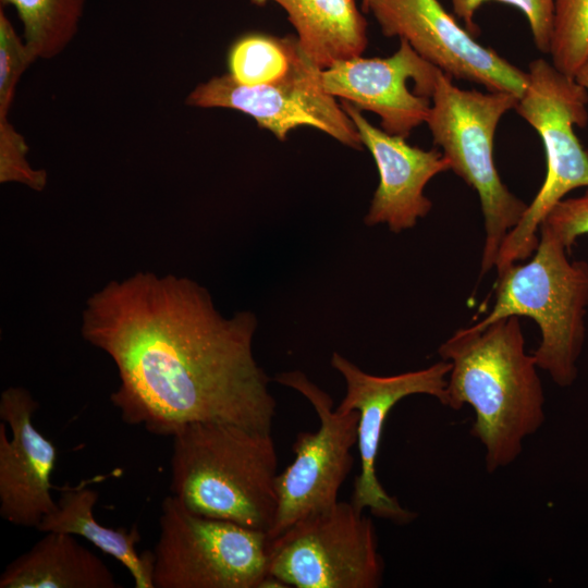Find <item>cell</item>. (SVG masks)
<instances>
[{"instance_id":"52a82bcc","label":"cell","mask_w":588,"mask_h":588,"mask_svg":"<svg viewBox=\"0 0 588 588\" xmlns=\"http://www.w3.org/2000/svg\"><path fill=\"white\" fill-rule=\"evenodd\" d=\"M267 532L161 503L152 554L154 588H259L268 574Z\"/></svg>"},{"instance_id":"30bf717a","label":"cell","mask_w":588,"mask_h":588,"mask_svg":"<svg viewBox=\"0 0 588 588\" xmlns=\"http://www.w3.org/2000/svg\"><path fill=\"white\" fill-rule=\"evenodd\" d=\"M320 72L301 48L289 73L278 81L246 86L229 73L217 75L197 85L185 102L197 108L243 112L281 142L291 131L308 126L360 150L363 145L354 123L341 102L323 89Z\"/></svg>"},{"instance_id":"7c38bea8","label":"cell","mask_w":588,"mask_h":588,"mask_svg":"<svg viewBox=\"0 0 588 588\" xmlns=\"http://www.w3.org/2000/svg\"><path fill=\"white\" fill-rule=\"evenodd\" d=\"M362 10L373 15L384 36L404 39L449 76L487 90L523 94L526 72L479 44L439 0H366Z\"/></svg>"},{"instance_id":"7a4b0ae2","label":"cell","mask_w":588,"mask_h":588,"mask_svg":"<svg viewBox=\"0 0 588 588\" xmlns=\"http://www.w3.org/2000/svg\"><path fill=\"white\" fill-rule=\"evenodd\" d=\"M451 363L445 406L475 412L471 436L485 449L488 473L520 455L524 440L544 421V394L534 355L525 351L517 316L457 330L439 350Z\"/></svg>"},{"instance_id":"4fadbf2b","label":"cell","mask_w":588,"mask_h":588,"mask_svg":"<svg viewBox=\"0 0 588 588\" xmlns=\"http://www.w3.org/2000/svg\"><path fill=\"white\" fill-rule=\"evenodd\" d=\"M438 72L400 39L393 54L338 60L321 70L320 79L328 94L373 112L384 132L407 138L428 119Z\"/></svg>"},{"instance_id":"603a6c76","label":"cell","mask_w":588,"mask_h":588,"mask_svg":"<svg viewBox=\"0 0 588 588\" xmlns=\"http://www.w3.org/2000/svg\"><path fill=\"white\" fill-rule=\"evenodd\" d=\"M539 228L549 230L569 252L578 236L588 234V187L581 196L554 205Z\"/></svg>"},{"instance_id":"8992f818","label":"cell","mask_w":588,"mask_h":588,"mask_svg":"<svg viewBox=\"0 0 588 588\" xmlns=\"http://www.w3.org/2000/svg\"><path fill=\"white\" fill-rule=\"evenodd\" d=\"M526 74L515 110L540 136L547 171L537 195L500 247L498 275L537 249L540 223L554 205L573 189L588 187V151L575 133V126L584 127L588 121V93L574 76L543 58L531 61Z\"/></svg>"},{"instance_id":"9a60e30c","label":"cell","mask_w":588,"mask_h":588,"mask_svg":"<svg viewBox=\"0 0 588 588\" xmlns=\"http://www.w3.org/2000/svg\"><path fill=\"white\" fill-rule=\"evenodd\" d=\"M340 102L379 173V184L365 216V224H387L394 233L413 228L432 208L424 193L426 185L436 175L451 170L449 160L437 148L427 150L412 146L406 137L391 135L375 126L351 102Z\"/></svg>"},{"instance_id":"5b68a950","label":"cell","mask_w":588,"mask_h":588,"mask_svg":"<svg viewBox=\"0 0 588 588\" xmlns=\"http://www.w3.org/2000/svg\"><path fill=\"white\" fill-rule=\"evenodd\" d=\"M517 100V96L506 91L460 88L441 70L431 95L426 124L433 144L480 200L485 221L480 275L494 268L504 238L528 206L502 182L493 158L499 122L515 109Z\"/></svg>"},{"instance_id":"d4e9b609","label":"cell","mask_w":588,"mask_h":588,"mask_svg":"<svg viewBox=\"0 0 588 588\" xmlns=\"http://www.w3.org/2000/svg\"><path fill=\"white\" fill-rule=\"evenodd\" d=\"M366 0H362V3H364Z\"/></svg>"},{"instance_id":"cb8c5ba5","label":"cell","mask_w":588,"mask_h":588,"mask_svg":"<svg viewBox=\"0 0 588 588\" xmlns=\"http://www.w3.org/2000/svg\"><path fill=\"white\" fill-rule=\"evenodd\" d=\"M574 77L588 93V60L580 66Z\"/></svg>"},{"instance_id":"277c9868","label":"cell","mask_w":588,"mask_h":588,"mask_svg":"<svg viewBox=\"0 0 588 588\" xmlns=\"http://www.w3.org/2000/svg\"><path fill=\"white\" fill-rule=\"evenodd\" d=\"M535 256L513 264L498 275L490 313L473 324L481 329L500 318L526 316L536 321L541 341L534 353L538 368L559 387L572 385L585 342L588 307V264L571 261L569 253L549 230L539 228Z\"/></svg>"},{"instance_id":"6da1fadb","label":"cell","mask_w":588,"mask_h":588,"mask_svg":"<svg viewBox=\"0 0 588 588\" xmlns=\"http://www.w3.org/2000/svg\"><path fill=\"white\" fill-rule=\"evenodd\" d=\"M257 317H224L208 290L174 274L136 272L90 295L85 341L114 363L110 401L124 422L173 437L194 422L271 432L277 402L253 353Z\"/></svg>"},{"instance_id":"9c48e42d","label":"cell","mask_w":588,"mask_h":588,"mask_svg":"<svg viewBox=\"0 0 588 588\" xmlns=\"http://www.w3.org/2000/svg\"><path fill=\"white\" fill-rule=\"evenodd\" d=\"M275 381L296 390L313 405L319 428L299 432L293 443L294 460L275 479L278 506L268 538L295 523L330 510L353 466L359 413L333 409L332 397L302 371L281 372Z\"/></svg>"},{"instance_id":"44dd1931","label":"cell","mask_w":588,"mask_h":588,"mask_svg":"<svg viewBox=\"0 0 588 588\" xmlns=\"http://www.w3.org/2000/svg\"><path fill=\"white\" fill-rule=\"evenodd\" d=\"M551 62L575 76L588 60V0H555Z\"/></svg>"},{"instance_id":"ac0fdd59","label":"cell","mask_w":588,"mask_h":588,"mask_svg":"<svg viewBox=\"0 0 588 588\" xmlns=\"http://www.w3.org/2000/svg\"><path fill=\"white\" fill-rule=\"evenodd\" d=\"M87 482L62 489L57 509L46 515L36 529L82 537L119 561L131 574L136 588H154L152 554L137 552L140 541L137 524L131 528L101 525L94 515L99 494L87 487Z\"/></svg>"},{"instance_id":"8fae6325","label":"cell","mask_w":588,"mask_h":588,"mask_svg":"<svg viewBox=\"0 0 588 588\" xmlns=\"http://www.w3.org/2000/svg\"><path fill=\"white\" fill-rule=\"evenodd\" d=\"M331 366L342 375L346 384L345 395L336 409L359 413L357 446L360 471L354 480L351 502L358 510L367 509L379 518L408 524L416 518V513L404 509L396 498L391 497L376 474L383 425L393 406L408 395L427 394L444 405L452 365L442 359L420 370L382 377L367 373L335 352Z\"/></svg>"},{"instance_id":"7402d4cb","label":"cell","mask_w":588,"mask_h":588,"mask_svg":"<svg viewBox=\"0 0 588 588\" xmlns=\"http://www.w3.org/2000/svg\"><path fill=\"white\" fill-rule=\"evenodd\" d=\"M453 11L466 29L473 35L477 30L474 23L476 11L487 1H498L517 8L526 16L534 42L542 53L550 52L555 0H450Z\"/></svg>"},{"instance_id":"ba28073f","label":"cell","mask_w":588,"mask_h":588,"mask_svg":"<svg viewBox=\"0 0 588 588\" xmlns=\"http://www.w3.org/2000/svg\"><path fill=\"white\" fill-rule=\"evenodd\" d=\"M383 569L375 525L352 502L338 501L269 539L268 574L289 587L377 588Z\"/></svg>"},{"instance_id":"3957f363","label":"cell","mask_w":588,"mask_h":588,"mask_svg":"<svg viewBox=\"0 0 588 588\" xmlns=\"http://www.w3.org/2000/svg\"><path fill=\"white\" fill-rule=\"evenodd\" d=\"M172 438V495L196 514L268 534L278 506L279 474L271 432L194 422Z\"/></svg>"},{"instance_id":"2e32d148","label":"cell","mask_w":588,"mask_h":588,"mask_svg":"<svg viewBox=\"0 0 588 588\" xmlns=\"http://www.w3.org/2000/svg\"><path fill=\"white\" fill-rule=\"evenodd\" d=\"M13 560L0 576V588H118L106 563L76 536L48 531Z\"/></svg>"},{"instance_id":"d6986e66","label":"cell","mask_w":588,"mask_h":588,"mask_svg":"<svg viewBox=\"0 0 588 588\" xmlns=\"http://www.w3.org/2000/svg\"><path fill=\"white\" fill-rule=\"evenodd\" d=\"M12 5L23 24L24 44L32 57L52 59L75 37L86 0H0Z\"/></svg>"},{"instance_id":"5bb4252c","label":"cell","mask_w":588,"mask_h":588,"mask_svg":"<svg viewBox=\"0 0 588 588\" xmlns=\"http://www.w3.org/2000/svg\"><path fill=\"white\" fill-rule=\"evenodd\" d=\"M38 403L23 387H9L0 396V516L10 524L37 528L58 503L51 475L58 450L33 422Z\"/></svg>"},{"instance_id":"e0dca14e","label":"cell","mask_w":588,"mask_h":588,"mask_svg":"<svg viewBox=\"0 0 588 588\" xmlns=\"http://www.w3.org/2000/svg\"><path fill=\"white\" fill-rule=\"evenodd\" d=\"M262 7L280 5L296 30L298 42L321 70L338 60L362 56L365 51L367 21L356 0H250Z\"/></svg>"},{"instance_id":"ffe728a7","label":"cell","mask_w":588,"mask_h":588,"mask_svg":"<svg viewBox=\"0 0 588 588\" xmlns=\"http://www.w3.org/2000/svg\"><path fill=\"white\" fill-rule=\"evenodd\" d=\"M301 48L296 36L247 33L229 49L228 73L246 86L272 83L289 73Z\"/></svg>"}]
</instances>
